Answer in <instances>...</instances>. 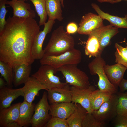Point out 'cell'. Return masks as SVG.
Returning a JSON list of instances; mask_svg holds the SVG:
<instances>
[{"label": "cell", "mask_w": 127, "mask_h": 127, "mask_svg": "<svg viewBox=\"0 0 127 127\" xmlns=\"http://www.w3.org/2000/svg\"><path fill=\"white\" fill-rule=\"evenodd\" d=\"M47 97L49 103L71 102L72 94L70 85L67 83L64 87L48 90Z\"/></svg>", "instance_id": "7c38bea8"}, {"label": "cell", "mask_w": 127, "mask_h": 127, "mask_svg": "<svg viewBox=\"0 0 127 127\" xmlns=\"http://www.w3.org/2000/svg\"><path fill=\"white\" fill-rule=\"evenodd\" d=\"M35 105L24 100L19 108V115L17 123L20 127H27L31 124Z\"/></svg>", "instance_id": "ffe728a7"}, {"label": "cell", "mask_w": 127, "mask_h": 127, "mask_svg": "<svg viewBox=\"0 0 127 127\" xmlns=\"http://www.w3.org/2000/svg\"><path fill=\"white\" fill-rule=\"evenodd\" d=\"M0 73L5 80L7 86L12 88L14 78L13 68L7 63L0 60Z\"/></svg>", "instance_id": "4316f807"}, {"label": "cell", "mask_w": 127, "mask_h": 127, "mask_svg": "<svg viewBox=\"0 0 127 127\" xmlns=\"http://www.w3.org/2000/svg\"><path fill=\"white\" fill-rule=\"evenodd\" d=\"M114 122L116 127H127V115H117Z\"/></svg>", "instance_id": "836d02e7"}, {"label": "cell", "mask_w": 127, "mask_h": 127, "mask_svg": "<svg viewBox=\"0 0 127 127\" xmlns=\"http://www.w3.org/2000/svg\"><path fill=\"white\" fill-rule=\"evenodd\" d=\"M45 127H69L67 120L57 117H52Z\"/></svg>", "instance_id": "1f68e13d"}, {"label": "cell", "mask_w": 127, "mask_h": 127, "mask_svg": "<svg viewBox=\"0 0 127 127\" xmlns=\"http://www.w3.org/2000/svg\"><path fill=\"white\" fill-rule=\"evenodd\" d=\"M75 45L73 37L65 31L63 26H60L52 33L44 49V55L58 56L73 49Z\"/></svg>", "instance_id": "7a4b0ae2"}, {"label": "cell", "mask_w": 127, "mask_h": 127, "mask_svg": "<svg viewBox=\"0 0 127 127\" xmlns=\"http://www.w3.org/2000/svg\"><path fill=\"white\" fill-rule=\"evenodd\" d=\"M76 104L74 111L66 119L69 127H82V122L88 113L87 110L80 104Z\"/></svg>", "instance_id": "d4e9b609"}, {"label": "cell", "mask_w": 127, "mask_h": 127, "mask_svg": "<svg viewBox=\"0 0 127 127\" xmlns=\"http://www.w3.org/2000/svg\"><path fill=\"white\" fill-rule=\"evenodd\" d=\"M6 85V82H5L3 79L0 77V89L3 88Z\"/></svg>", "instance_id": "8d00e7d4"}, {"label": "cell", "mask_w": 127, "mask_h": 127, "mask_svg": "<svg viewBox=\"0 0 127 127\" xmlns=\"http://www.w3.org/2000/svg\"><path fill=\"white\" fill-rule=\"evenodd\" d=\"M78 28L76 23L73 22H70L67 26L66 32L70 34H74L77 32Z\"/></svg>", "instance_id": "e575fe53"}, {"label": "cell", "mask_w": 127, "mask_h": 127, "mask_svg": "<svg viewBox=\"0 0 127 127\" xmlns=\"http://www.w3.org/2000/svg\"><path fill=\"white\" fill-rule=\"evenodd\" d=\"M8 0H0V31L3 29L6 22L5 17L8 11L5 5Z\"/></svg>", "instance_id": "d6a6232c"}, {"label": "cell", "mask_w": 127, "mask_h": 127, "mask_svg": "<svg viewBox=\"0 0 127 127\" xmlns=\"http://www.w3.org/2000/svg\"><path fill=\"white\" fill-rule=\"evenodd\" d=\"M55 20H48L44 24L42 31H40L35 38L32 48V54L35 60H40L44 56V52L43 49L44 41L47 35L51 31Z\"/></svg>", "instance_id": "8fae6325"}, {"label": "cell", "mask_w": 127, "mask_h": 127, "mask_svg": "<svg viewBox=\"0 0 127 127\" xmlns=\"http://www.w3.org/2000/svg\"><path fill=\"white\" fill-rule=\"evenodd\" d=\"M117 93L118 98L116 107L117 115H127V97L124 92Z\"/></svg>", "instance_id": "f546056e"}, {"label": "cell", "mask_w": 127, "mask_h": 127, "mask_svg": "<svg viewBox=\"0 0 127 127\" xmlns=\"http://www.w3.org/2000/svg\"><path fill=\"white\" fill-rule=\"evenodd\" d=\"M57 71V69L50 65H43L32 76L36 78L48 90L54 87H64L67 83L61 82L60 78L55 75Z\"/></svg>", "instance_id": "8992f818"}, {"label": "cell", "mask_w": 127, "mask_h": 127, "mask_svg": "<svg viewBox=\"0 0 127 127\" xmlns=\"http://www.w3.org/2000/svg\"><path fill=\"white\" fill-rule=\"evenodd\" d=\"M103 20L98 15L91 12L86 14L82 17L77 32L80 34L88 35L103 25Z\"/></svg>", "instance_id": "9c48e42d"}, {"label": "cell", "mask_w": 127, "mask_h": 127, "mask_svg": "<svg viewBox=\"0 0 127 127\" xmlns=\"http://www.w3.org/2000/svg\"><path fill=\"white\" fill-rule=\"evenodd\" d=\"M81 51L74 48L58 56L44 55L40 60V62L41 65H49L57 69L66 65H78L81 62Z\"/></svg>", "instance_id": "5b68a950"}, {"label": "cell", "mask_w": 127, "mask_h": 127, "mask_svg": "<svg viewBox=\"0 0 127 127\" xmlns=\"http://www.w3.org/2000/svg\"><path fill=\"white\" fill-rule=\"evenodd\" d=\"M123 0L127 1V0H116V2H117H117H119L121 1H123Z\"/></svg>", "instance_id": "ab89813d"}, {"label": "cell", "mask_w": 127, "mask_h": 127, "mask_svg": "<svg viewBox=\"0 0 127 127\" xmlns=\"http://www.w3.org/2000/svg\"><path fill=\"white\" fill-rule=\"evenodd\" d=\"M105 64L106 62L101 55L95 57L88 65L90 74L91 75L97 74L98 76V85L99 90L112 94H116L118 87L112 84L108 79L104 69Z\"/></svg>", "instance_id": "3957f363"}, {"label": "cell", "mask_w": 127, "mask_h": 127, "mask_svg": "<svg viewBox=\"0 0 127 127\" xmlns=\"http://www.w3.org/2000/svg\"><path fill=\"white\" fill-rule=\"evenodd\" d=\"M24 100L32 104L35 96L38 94L40 91L42 89L47 90L46 87L35 77H30L24 83L23 87Z\"/></svg>", "instance_id": "4fadbf2b"}, {"label": "cell", "mask_w": 127, "mask_h": 127, "mask_svg": "<svg viewBox=\"0 0 127 127\" xmlns=\"http://www.w3.org/2000/svg\"><path fill=\"white\" fill-rule=\"evenodd\" d=\"M21 103H17L7 108L0 110V127H7L9 124L17 122Z\"/></svg>", "instance_id": "ac0fdd59"}, {"label": "cell", "mask_w": 127, "mask_h": 127, "mask_svg": "<svg viewBox=\"0 0 127 127\" xmlns=\"http://www.w3.org/2000/svg\"><path fill=\"white\" fill-rule=\"evenodd\" d=\"M61 2V6L62 7H64V0H60Z\"/></svg>", "instance_id": "f35d334b"}, {"label": "cell", "mask_w": 127, "mask_h": 127, "mask_svg": "<svg viewBox=\"0 0 127 127\" xmlns=\"http://www.w3.org/2000/svg\"><path fill=\"white\" fill-rule=\"evenodd\" d=\"M40 30L34 18L9 17L0 31V60L13 68L22 64L31 65L35 60L32 47Z\"/></svg>", "instance_id": "6da1fadb"}, {"label": "cell", "mask_w": 127, "mask_h": 127, "mask_svg": "<svg viewBox=\"0 0 127 127\" xmlns=\"http://www.w3.org/2000/svg\"><path fill=\"white\" fill-rule=\"evenodd\" d=\"M7 127H20L17 122L13 123L8 124Z\"/></svg>", "instance_id": "74e56055"}, {"label": "cell", "mask_w": 127, "mask_h": 127, "mask_svg": "<svg viewBox=\"0 0 127 127\" xmlns=\"http://www.w3.org/2000/svg\"><path fill=\"white\" fill-rule=\"evenodd\" d=\"M6 4L13 8V16L26 18H34L36 17L35 12L31 9L30 4L24 1L11 0L8 1Z\"/></svg>", "instance_id": "5bb4252c"}, {"label": "cell", "mask_w": 127, "mask_h": 127, "mask_svg": "<svg viewBox=\"0 0 127 127\" xmlns=\"http://www.w3.org/2000/svg\"><path fill=\"white\" fill-rule=\"evenodd\" d=\"M23 0V1H26V0Z\"/></svg>", "instance_id": "b9f144b4"}, {"label": "cell", "mask_w": 127, "mask_h": 127, "mask_svg": "<svg viewBox=\"0 0 127 127\" xmlns=\"http://www.w3.org/2000/svg\"><path fill=\"white\" fill-rule=\"evenodd\" d=\"M95 87L90 85L87 89H82L71 86L70 90L72 94L71 102L78 103L86 109L88 113H92L90 99L92 92L95 90Z\"/></svg>", "instance_id": "30bf717a"}, {"label": "cell", "mask_w": 127, "mask_h": 127, "mask_svg": "<svg viewBox=\"0 0 127 127\" xmlns=\"http://www.w3.org/2000/svg\"><path fill=\"white\" fill-rule=\"evenodd\" d=\"M115 62L121 64L127 68V49L117 43L115 44Z\"/></svg>", "instance_id": "f1b7e54d"}, {"label": "cell", "mask_w": 127, "mask_h": 127, "mask_svg": "<svg viewBox=\"0 0 127 127\" xmlns=\"http://www.w3.org/2000/svg\"><path fill=\"white\" fill-rule=\"evenodd\" d=\"M105 123L97 119L92 113H87L82 124V127H103Z\"/></svg>", "instance_id": "4dcf8cb0"}, {"label": "cell", "mask_w": 127, "mask_h": 127, "mask_svg": "<svg viewBox=\"0 0 127 127\" xmlns=\"http://www.w3.org/2000/svg\"><path fill=\"white\" fill-rule=\"evenodd\" d=\"M76 104L70 102L57 103L49 105V114L52 117L67 119L73 112Z\"/></svg>", "instance_id": "9a60e30c"}, {"label": "cell", "mask_w": 127, "mask_h": 127, "mask_svg": "<svg viewBox=\"0 0 127 127\" xmlns=\"http://www.w3.org/2000/svg\"><path fill=\"white\" fill-rule=\"evenodd\" d=\"M13 69V84L15 87L24 84L30 77L32 69L31 65L22 64L16 66Z\"/></svg>", "instance_id": "44dd1931"}, {"label": "cell", "mask_w": 127, "mask_h": 127, "mask_svg": "<svg viewBox=\"0 0 127 127\" xmlns=\"http://www.w3.org/2000/svg\"><path fill=\"white\" fill-rule=\"evenodd\" d=\"M118 28L111 24L103 25L91 33L98 38L102 51L109 45L111 39L119 32Z\"/></svg>", "instance_id": "2e32d148"}, {"label": "cell", "mask_w": 127, "mask_h": 127, "mask_svg": "<svg viewBox=\"0 0 127 127\" xmlns=\"http://www.w3.org/2000/svg\"><path fill=\"white\" fill-rule=\"evenodd\" d=\"M118 86L119 88V92H123L127 90V80L123 78Z\"/></svg>", "instance_id": "d590c367"}, {"label": "cell", "mask_w": 127, "mask_h": 127, "mask_svg": "<svg viewBox=\"0 0 127 127\" xmlns=\"http://www.w3.org/2000/svg\"><path fill=\"white\" fill-rule=\"evenodd\" d=\"M47 92H44L41 98L35 105L31 125L32 127H45L52 116L49 114V105Z\"/></svg>", "instance_id": "52a82bcc"}, {"label": "cell", "mask_w": 127, "mask_h": 127, "mask_svg": "<svg viewBox=\"0 0 127 127\" xmlns=\"http://www.w3.org/2000/svg\"><path fill=\"white\" fill-rule=\"evenodd\" d=\"M118 101L116 94H112L111 98L104 103L98 109L92 113L99 121L106 123L115 118L117 115L116 106Z\"/></svg>", "instance_id": "ba28073f"}, {"label": "cell", "mask_w": 127, "mask_h": 127, "mask_svg": "<svg viewBox=\"0 0 127 127\" xmlns=\"http://www.w3.org/2000/svg\"><path fill=\"white\" fill-rule=\"evenodd\" d=\"M88 36L84 47L85 54L89 58L101 55L103 51L97 37L92 33Z\"/></svg>", "instance_id": "cb8c5ba5"}, {"label": "cell", "mask_w": 127, "mask_h": 127, "mask_svg": "<svg viewBox=\"0 0 127 127\" xmlns=\"http://www.w3.org/2000/svg\"><path fill=\"white\" fill-rule=\"evenodd\" d=\"M92 8L103 20L108 21L113 26L118 28L127 29V14L124 17H121L117 16L111 15L102 11L96 4L92 3Z\"/></svg>", "instance_id": "7402d4cb"}, {"label": "cell", "mask_w": 127, "mask_h": 127, "mask_svg": "<svg viewBox=\"0 0 127 127\" xmlns=\"http://www.w3.org/2000/svg\"><path fill=\"white\" fill-rule=\"evenodd\" d=\"M77 64H68L57 69L65 78L66 83L71 86L82 89L90 86L89 77L86 73L78 68Z\"/></svg>", "instance_id": "277c9868"}, {"label": "cell", "mask_w": 127, "mask_h": 127, "mask_svg": "<svg viewBox=\"0 0 127 127\" xmlns=\"http://www.w3.org/2000/svg\"><path fill=\"white\" fill-rule=\"evenodd\" d=\"M35 7L36 11L40 18V26L44 25L46 22L47 14L45 7L46 0H29Z\"/></svg>", "instance_id": "83f0119b"}, {"label": "cell", "mask_w": 127, "mask_h": 127, "mask_svg": "<svg viewBox=\"0 0 127 127\" xmlns=\"http://www.w3.org/2000/svg\"><path fill=\"white\" fill-rule=\"evenodd\" d=\"M112 95L110 92L102 91L99 89L93 91L90 99L92 112L98 109L104 103L111 98Z\"/></svg>", "instance_id": "484cf974"}, {"label": "cell", "mask_w": 127, "mask_h": 127, "mask_svg": "<svg viewBox=\"0 0 127 127\" xmlns=\"http://www.w3.org/2000/svg\"><path fill=\"white\" fill-rule=\"evenodd\" d=\"M125 93L127 97V92Z\"/></svg>", "instance_id": "60d3db41"}, {"label": "cell", "mask_w": 127, "mask_h": 127, "mask_svg": "<svg viewBox=\"0 0 127 127\" xmlns=\"http://www.w3.org/2000/svg\"><path fill=\"white\" fill-rule=\"evenodd\" d=\"M61 4L60 0H46L45 7L49 20L62 21V16Z\"/></svg>", "instance_id": "603a6c76"}, {"label": "cell", "mask_w": 127, "mask_h": 127, "mask_svg": "<svg viewBox=\"0 0 127 127\" xmlns=\"http://www.w3.org/2000/svg\"><path fill=\"white\" fill-rule=\"evenodd\" d=\"M127 46H126V48L127 49Z\"/></svg>", "instance_id": "7bdbcfd3"}, {"label": "cell", "mask_w": 127, "mask_h": 127, "mask_svg": "<svg viewBox=\"0 0 127 127\" xmlns=\"http://www.w3.org/2000/svg\"><path fill=\"white\" fill-rule=\"evenodd\" d=\"M24 95L23 87L13 89L8 87L0 90V110L9 107L15 100Z\"/></svg>", "instance_id": "e0dca14e"}, {"label": "cell", "mask_w": 127, "mask_h": 127, "mask_svg": "<svg viewBox=\"0 0 127 127\" xmlns=\"http://www.w3.org/2000/svg\"><path fill=\"white\" fill-rule=\"evenodd\" d=\"M104 71L111 82L118 87L123 78L124 73L127 68L119 63L112 65L105 64L104 67Z\"/></svg>", "instance_id": "d6986e66"}]
</instances>
